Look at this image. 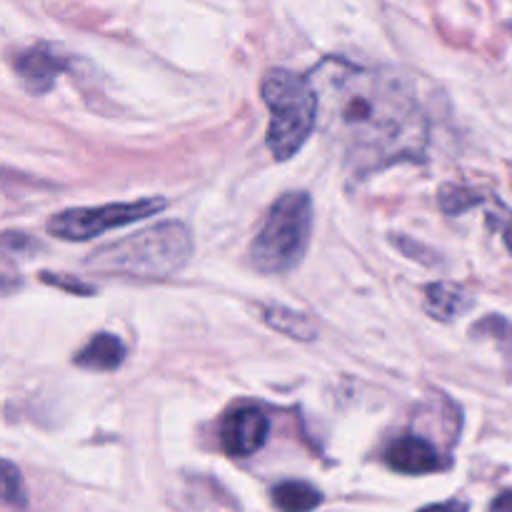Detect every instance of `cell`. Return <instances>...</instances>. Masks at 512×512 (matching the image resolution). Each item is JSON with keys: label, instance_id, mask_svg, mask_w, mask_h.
Segmentation results:
<instances>
[{"label": "cell", "instance_id": "1", "mask_svg": "<svg viewBox=\"0 0 512 512\" xmlns=\"http://www.w3.org/2000/svg\"><path fill=\"white\" fill-rule=\"evenodd\" d=\"M315 75L323 128L355 168L373 170L423 155L428 128L403 80L343 60H325Z\"/></svg>", "mask_w": 512, "mask_h": 512}, {"label": "cell", "instance_id": "2", "mask_svg": "<svg viewBox=\"0 0 512 512\" xmlns=\"http://www.w3.org/2000/svg\"><path fill=\"white\" fill-rule=\"evenodd\" d=\"M193 253L190 230L178 220L150 225L128 238L103 245L88 258V268L128 278H170L178 273Z\"/></svg>", "mask_w": 512, "mask_h": 512}, {"label": "cell", "instance_id": "3", "mask_svg": "<svg viewBox=\"0 0 512 512\" xmlns=\"http://www.w3.org/2000/svg\"><path fill=\"white\" fill-rule=\"evenodd\" d=\"M260 93L270 110V153L278 160L293 158L310 138L320 118L318 88L305 75L275 68L260 83Z\"/></svg>", "mask_w": 512, "mask_h": 512}, {"label": "cell", "instance_id": "4", "mask_svg": "<svg viewBox=\"0 0 512 512\" xmlns=\"http://www.w3.org/2000/svg\"><path fill=\"white\" fill-rule=\"evenodd\" d=\"M313 203L305 193L275 200L263 228L250 243V265L265 275H283L298 268L310 243Z\"/></svg>", "mask_w": 512, "mask_h": 512}, {"label": "cell", "instance_id": "5", "mask_svg": "<svg viewBox=\"0 0 512 512\" xmlns=\"http://www.w3.org/2000/svg\"><path fill=\"white\" fill-rule=\"evenodd\" d=\"M165 205H168L165 198H143L130 200V203L95 205V208H70L63 213H55L48 220V233L53 238L80 243V240L98 238L108 230L135 223V220L150 218V215L165 210Z\"/></svg>", "mask_w": 512, "mask_h": 512}, {"label": "cell", "instance_id": "6", "mask_svg": "<svg viewBox=\"0 0 512 512\" xmlns=\"http://www.w3.org/2000/svg\"><path fill=\"white\" fill-rule=\"evenodd\" d=\"M270 433V420L265 410L255 405H240L225 415L220 425V445L230 458H248L258 453Z\"/></svg>", "mask_w": 512, "mask_h": 512}, {"label": "cell", "instance_id": "7", "mask_svg": "<svg viewBox=\"0 0 512 512\" xmlns=\"http://www.w3.org/2000/svg\"><path fill=\"white\" fill-rule=\"evenodd\" d=\"M65 68H68V55L60 53L53 45H35V48L20 53L15 60V73L30 93L50 90V85Z\"/></svg>", "mask_w": 512, "mask_h": 512}, {"label": "cell", "instance_id": "8", "mask_svg": "<svg viewBox=\"0 0 512 512\" xmlns=\"http://www.w3.org/2000/svg\"><path fill=\"white\" fill-rule=\"evenodd\" d=\"M385 463L403 475H425L443 468V458L435 445L418 435H405V438L395 440L385 453Z\"/></svg>", "mask_w": 512, "mask_h": 512}, {"label": "cell", "instance_id": "9", "mask_svg": "<svg viewBox=\"0 0 512 512\" xmlns=\"http://www.w3.org/2000/svg\"><path fill=\"white\" fill-rule=\"evenodd\" d=\"M470 295L468 290L460 288L455 283H433L425 288L423 293V308L430 318L450 323L458 315H463L470 308Z\"/></svg>", "mask_w": 512, "mask_h": 512}, {"label": "cell", "instance_id": "10", "mask_svg": "<svg viewBox=\"0 0 512 512\" xmlns=\"http://www.w3.org/2000/svg\"><path fill=\"white\" fill-rule=\"evenodd\" d=\"M123 360L125 345L110 333H98L78 355H75V365L88 370H115Z\"/></svg>", "mask_w": 512, "mask_h": 512}, {"label": "cell", "instance_id": "11", "mask_svg": "<svg viewBox=\"0 0 512 512\" xmlns=\"http://www.w3.org/2000/svg\"><path fill=\"white\" fill-rule=\"evenodd\" d=\"M260 315H263V320L270 328L280 330L288 338L313 340L315 333H318V328H315V323L308 315L295 313V310L283 308V305H265V308H260Z\"/></svg>", "mask_w": 512, "mask_h": 512}, {"label": "cell", "instance_id": "12", "mask_svg": "<svg viewBox=\"0 0 512 512\" xmlns=\"http://www.w3.org/2000/svg\"><path fill=\"white\" fill-rule=\"evenodd\" d=\"M320 503H323V495L308 483L288 480V483H280L273 488V505L280 512H310Z\"/></svg>", "mask_w": 512, "mask_h": 512}, {"label": "cell", "instance_id": "13", "mask_svg": "<svg viewBox=\"0 0 512 512\" xmlns=\"http://www.w3.org/2000/svg\"><path fill=\"white\" fill-rule=\"evenodd\" d=\"M3 498L5 503L13 505V508H25V503H28L23 478H20V473L13 468V463H8V460L3 463Z\"/></svg>", "mask_w": 512, "mask_h": 512}, {"label": "cell", "instance_id": "14", "mask_svg": "<svg viewBox=\"0 0 512 512\" xmlns=\"http://www.w3.org/2000/svg\"><path fill=\"white\" fill-rule=\"evenodd\" d=\"M40 278H43V283L55 285V288L70 290V293H75V295H93V293H95L93 285H90V283H83V280H73V278H68V275L40 273Z\"/></svg>", "mask_w": 512, "mask_h": 512}, {"label": "cell", "instance_id": "15", "mask_svg": "<svg viewBox=\"0 0 512 512\" xmlns=\"http://www.w3.org/2000/svg\"><path fill=\"white\" fill-rule=\"evenodd\" d=\"M488 512H512V493H503L493 500Z\"/></svg>", "mask_w": 512, "mask_h": 512}, {"label": "cell", "instance_id": "16", "mask_svg": "<svg viewBox=\"0 0 512 512\" xmlns=\"http://www.w3.org/2000/svg\"><path fill=\"white\" fill-rule=\"evenodd\" d=\"M420 512H465V505L460 503H443V505H428Z\"/></svg>", "mask_w": 512, "mask_h": 512}, {"label": "cell", "instance_id": "17", "mask_svg": "<svg viewBox=\"0 0 512 512\" xmlns=\"http://www.w3.org/2000/svg\"><path fill=\"white\" fill-rule=\"evenodd\" d=\"M503 238H505V245H508L510 253H512V215H508L503 223Z\"/></svg>", "mask_w": 512, "mask_h": 512}]
</instances>
